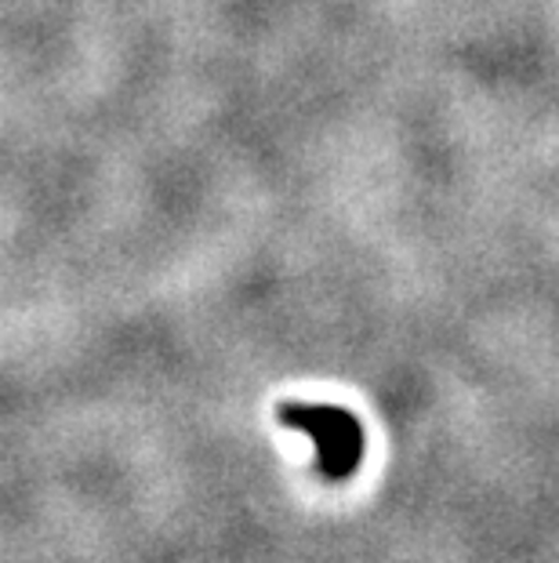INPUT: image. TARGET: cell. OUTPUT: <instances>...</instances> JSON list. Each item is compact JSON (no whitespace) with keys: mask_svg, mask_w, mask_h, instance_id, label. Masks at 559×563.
<instances>
[{"mask_svg":"<svg viewBox=\"0 0 559 563\" xmlns=\"http://www.w3.org/2000/svg\"><path fill=\"white\" fill-rule=\"evenodd\" d=\"M280 422L316 443V462L331 481H345L364 459V426L335 404H280Z\"/></svg>","mask_w":559,"mask_h":563,"instance_id":"cell-1","label":"cell"}]
</instances>
